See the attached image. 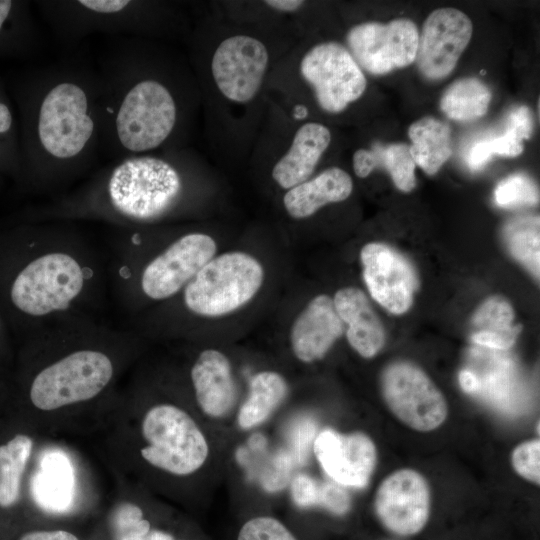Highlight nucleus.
Returning <instances> with one entry per match:
<instances>
[{
	"instance_id": "nucleus-33",
	"label": "nucleus",
	"mask_w": 540,
	"mask_h": 540,
	"mask_svg": "<svg viewBox=\"0 0 540 540\" xmlns=\"http://www.w3.org/2000/svg\"><path fill=\"white\" fill-rule=\"evenodd\" d=\"M237 540H297L278 519L257 516L246 521L239 530Z\"/></svg>"
},
{
	"instance_id": "nucleus-34",
	"label": "nucleus",
	"mask_w": 540,
	"mask_h": 540,
	"mask_svg": "<svg viewBox=\"0 0 540 540\" xmlns=\"http://www.w3.org/2000/svg\"><path fill=\"white\" fill-rule=\"evenodd\" d=\"M540 441L533 439L518 445L512 452L511 462L514 470L524 479L540 483Z\"/></svg>"
},
{
	"instance_id": "nucleus-20",
	"label": "nucleus",
	"mask_w": 540,
	"mask_h": 540,
	"mask_svg": "<svg viewBox=\"0 0 540 540\" xmlns=\"http://www.w3.org/2000/svg\"><path fill=\"white\" fill-rule=\"evenodd\" d=\"M353 188L350 175L331 167L286 192L283 198L287 213L296 219L313 215L321 207L347 199Z\"/></svg>"
},
{
	"instance_id": "nucleus-1",
	"label": "nucleus",
	"mask_w": 540,
	"mask_h": 540,
	"mask_svg": "<svg viewBox=\"0 0 540 540\" xmlns=\"http://www.w3.org/2000/svg\"><path fill=\"white\" fill-rule=\"evenodd\" d=\"M107 287L108 261L75 222L16 220L0 229V308L24 338L65 318L94 316Z\"/></svg>"
},
{
	"instance_id": "nucleus-16",
	"label": "nucleus",
	"mask_w": 540,
	"mask_h": 540,
	"mask_svg": "<svg viewBox=\"0 0 540 540\" xmlns=\"http://www.w3.org/2000/svg\"><path fill=\"white\" fill-rule=\"evenodd\" d=\"M195 400L209 418L221 419L236 402V385L228 358L215 349L201 351L189 371Z\"/></svg>"
},
{
	"instance_id": "nucleus-28",
	"label": "nucleus",
	"mask_w": 540,
	"mask_h": 540,
	"mask_svg": "<svg viewBox=\"0 0 540 540\" xmlns=\"http://www.w3.org/2000/svg\"><path fill=\"white\" fill-rule=\"evenodd\" d=\"M514 312L510 303L502 297H491L478 308L472 323L476 331H486L516 339L520 327L513 324Z\"/></svg>"
},
{
	"instance_id": "nucleus-18",
	"label": "nucleus",
	"mask_w": 540,
	"mask_h": 540,
	"mask_svg": "<svg viewBox=\"0 0 540 540\" xmlns=\"http://www.w3.org/2000/svg\"><path fill=\"white\" fill-rule=\"evenodd\" d=\"M335 310L347 325L351 347L364 358L375 356L385 343L382 323L363 291L355 287L338 290L333 299Z\"/></svg>"
},
{
	"instance_id": "nucleus-2",
	"label": "nucleus",
	"mask_w": 540,
	"mask_h": 540,
	"mask_svg": "<svg viewBox=\"0 0 540 540\" xmlns=\"http://www.w3.org/2000/svg\"><path fill=\"white\" fill-rule=\"evenodd\" d=\"M19 110L21 169L18 186L58 192L93 165L101 149L97 74L52 68L14 92Z\"/></svg>"
},
{
	"instance_id": "nucleus-9",
	"label": "nucleus",
	"mask_w": 540,
	"mask_h": 540,
	"mask_svg": "<svg viewBox=\"0 0 540 540\" xmlns=\"http://www.w3.org/2000/svg\"><path fill=\"white\" fill-rule=\"evenodd\" d=\"M300 73L319 106L339 113L362 96L366 78L348 49L337 42L313 46L300 62Z\"/></svg>"
},
{
	"instance_id": "nucleus-11",
	"label": "nucleus",
	"mask_w": 540,
	"mask_h": 540,
	"mask_svg": "<svg viewBox=\"0 0 540 540\" xmlns=\"http://www.w3.org/2000/svg\"><path fill=\"white\" fill-rule=\"evenodd\" d=\"M268 63V50L261 41L249 35H234L216 48L211 72L225 98L247 103L261 88Z\"/></svg>"
},
{
	"instance_id": "nucleus-13",
	"label": "nucleus",
	"mask_w": 540,
	"mask_h": 540,
	"mask_svg": "<svg viewBox=\"0 0 540 540\" xmlns=\"http://www.w3.org/2000/svg\"><path fill=\"white\" fill-rule=\"evenodd\" d=\"M381 523L398 535H413L425 526L430 513V489L415 470L401 469L379 485L374 501Z\"/></svg>"
},
{
	"instance_id": "nucleus-7",
	"label": "nucleus",
	"mask_w": 540,
	"mask_h": 540,
	"mask_svg": "<svg viewBox=\"0 0 540 540\" xmlns=\"http://www.w3.org/2000/svg\"><path fill=\"white\" fill-rule=\"evenodd\" d=\"M263 279L264 270L257 259L244 252H227L205 264L179 295L187 312L218 317L248 303Z\"/></svg>"
},
{
	"instance_id": "nucleus-10",
	"label": "nucleus",
	"mask_w": 540,
	"mask_h": 540,
	"mask_svg": "<svg viewBox=\"0 0 540 540\" xmlns=\"http://www.w3.org/2000/svg\"><path fill=\"white\" fill-rule=\"evenodd\" d=\"M346 40L359 67L383 75L415 61L419 32L412 20L398 18L386 24H358L349 30Z\"/></svg>"
},
{
	"instance_id": "nucleus-35",
	"label": "nucleus",
	"mask_w": 540,
	"mask_h": 540,
	"mask_svg": "<svg viewBox=\"0 0 540 540\" xmlns=\"http://www.w3.org/2000/svg\"><path fill=\"white\" fill-rule=\"evenodd\" d=\"M317 506H322L335 515H344L350 510L351 498L341 485L322 482L319 483Z\"/></svg>"
},
{
	"instance_id": "nucleus-26",
	"label": "nucleus",
	"mask_w": 540,
	"mask_h": 540,
	"mask_svg": "<svg viewBox=\"0 0 540 540\" xmlns=\"http://www.w3.org/2000/svg\"><path fill=\"white\" fill-rule=\"evenodd\" d=\"M504 238L511 254L539 277V217L522 216L509 221Z\"/></svg>"
},
{
	"instance_id": "nucleus-17",
	"label": "nucleus",
	"mask_w": 540,
	"mask_h": 540,
	"mask_svg": "<svg viewBox=\"0 0 540 540\" xmlns=\"http://www.w3.org/2000/svg\"><path fill=\"white\" fill-rule=\"evenodd\" d=\"M344 324L333 299L325 294L314 297L295 319L290 333L294 355L305 363L324 357L342 335Z\"/></svg>"
},
{
	"instance_id": "nucleus-3",
	"label": "nucleus",
	"mask_w": 540,
	"mask_h": 540,
	"mask_svg": "<svg viewBox=\"0 0 540 540\" xmlns=\"http://www.w3.org/2000/svg\"><path fill=\"white\" fill-rule=\"evenodd\" d=\"M24 339V394L45 416L108 399L139 349L134 332L112 328L94 316L65 318Z\"/></svg>"
},
{
	"instance_id": "nucleus-36",
	"label": "nucleus",
	"mask_w": 540,
	"mask_h": 540,
	"mask_svg": "<svg viewBox=\"0 0 540 540\" xmlns=\"http://www.w3.org/2000/svg\"><path fill=\"white\" fill-rule=\"evenodd\" d=\"M319 482L305 473L297 474L291 482V496L299 507L317 506Z\"/></svg>"
},
{
	"instance_id": "nucleus-8",
	"label": "nucleus",
	"mask_w": 540,
	"mask_h": 540,
	"mask_svg": "<svg viewBox=\"0 0 540 540\" xmlns=\"http://www.w3.org/2000/svg\"><path fill=\"white\" fill-rule=\"evenodd\" d=\"M381 387L390 411L414 430L432 431L447 417V403L440 390L410 362L398 361L387 366Z\"/></svg>"
},
{
	"instance_id": "nucleus-23",
	"label": "nucleus",
	"mask_w": 540,
	"mask_h": 540,
	"mask_svg": "<svg viewBox=\"0 0 540 540\" xmlns=\"http://www.w3.org/2000/svg\"><path fill=\"white\" fill-rule=\"evenodd\" d=\"M33 448V439L23 433L0 445V507L9 508L19 501L23 476Z\"/></svg>"
},
{
	"instance_id": "nucleus-41",
	"label": "nucleus",
	"mask_w": 540,
	"mask_h": 540,
	"mask_svg": "<svg viewBox=\"0 0 540 540\" xmlns=\"http://www.w3.org/2000/svg\"><path fill=\"white\" fill-rule=\"evenodd\" d=\"M299 0H268L265 4L281 12H294L303 5Z\"/></svg>"
},
{
	"instance_id": "nucleus-25",
	"label": "nucleus",
	"mask_w": 540,
	"mask_h": 540,
	"mask_svg": "<svg viewBox=\"0 0 540 540\" xmlns=\"http://www.w3.org/2000/svg\"><path fill=\"white\" fill-rule=\"evenodd\" d=\"M21 169L20 133L11 100L0 81V176L18 181Z\"/></svg>"
},
{
	"instance_id": "nucleus-42",
	"label": "nucleus",
	"mask_w": 540,
	"mask_h": 540,
	"mask_svg": "<svg viewBox=\"0 0 540 540\" xmlns=\"http://www.w3.org/2000/svg\"><path fill=\"white\" fill-rule=\"evenodd\" d=\"M10 332L11 329L9 327L7 319L2 309L0 308V349H3L4 346L7 344Z\"/></svg>"
},
{
	"instance_id": "nucleus-40",
	"label": "nucleus",
	"mask_w": 540,
	"mask_h": 540,
	"mask_svg": "<svg viewBox=\"0 0 540 540\" xmlns=\"http://www.w3.org/2000/svg\"><path fill=\"white\" fill-rule=\"evenodd\" d=\"M459 383L462 389L467 393H473L479 390L480 382L477 376L469 370H462L459 374Z\"/></svg>"
},
{
	"instance_id": "nucleus-12",
	"label": "nucleus",
	"mask_w": 540,
	"mask_h": 540,
	"mask_svg": "<svg viewBox=\"0 0 540 540\" xmlns=\"http://www.w3.org/2000/svg\"><path fill=\"white\" fill-rule=\"evenodd\" d=\"M473 32L470 18L455 8L434 10L419 35L416 63L430 80L448 76L467 47Z\"/></svg>"
},
{
	"instance_id": "nucleus-39",
	"label": "nucleus",
	"mask_w": 540,
	"mask_h": 540,
	"mask_svg": "<svg viewBox=\"0 0 540 540\" xmlns=\"http://www.w3.org/2000/svg\"><path fill=\"white\" fill-rule=\"evenodd\" d=\"M19 540H79V538L66 530H34L25 533Z\"/></svg>"
},
{
	"instance_id": "nucleus-5",
	"label": "nucleus",
	"mask_w": 540,
	"mask_h": 540,
	"mask_svg": "<svg viewBox=\"0 0 540 540\" xmlns=\"http://www.w3.org/2000/svg\"><path fill=\"white\" fill-rule=\"evenodd\" d=\"M216 252L211 236L187 232L152 250L128 228H115L108 283L120 307L136 312L144 304L173 299Z\"/></svg>"
},
{
	"instance_id": "nucleus-21",
	"label": "nucleus",
	"mask_w": 540,
	"mask_h": 540,
	"mask_svg": "<svg viewBox=\"0 0 540 540\" xmlns=\"http://www.w3.org/2000/svg\"><path fill=\"white\" fill-rule=\"evenodd\" d=\"M450 134L448 124L434 117H423L410 125V154L427 174H435L451 156Z\"/></svg>"
},
{
	"instance_id": "nucleus-4",
	"label": "nucleus",
	"mask_w": 540,
	"mask_h": 540,
	"mask_svg": "<svg viewBox=\"0 0 540 540\" xmlns=\"http://www.w3.org/2000/svg\"><path fill=\"white\" fill-rule=\"evenodd\" d=\"M97 76L101 148L117 160L169 139L178 118L175 97L163 82L135 73L122 43Z\"/></svg>"
},
{
	"instance_id": "nucleus-24",
	"label": "nucleus",
	"mask_w": 540,
	"mask_h": 540,
	"mask_svg": "<svg viewBox=\"0 0 540 540\" xmlns=\"http://www.w3.org/2000/svg\"><path fill=\"white\" fill-rule=\"evenodd\" d=\"M490 100V89L479 79L467 77L454 81L446 89L440 108L450 119L474 120L487 112Z\"/></svg>"
},
{
	"instance_id": "nucleus-6",
	"label": "nucleus",
	"mask_w": 540,
	"mask_h": 540,
	"mask_svg": "<svg viewBox=\"0 0 540 540\" xmlns=\"http://www.w3.org/2000/svg\"><path fill=\"white\" fill-rule=\"evenodd\" d=\"M139 413L134 445L142 463L173 478H187L205 465L208 440L185 408L160 400L145 405Z\"/></svg>"
},
{
	"instance_id": "nucleus-43",
	"label": "nucleus",
	"mask_w": 540,
	"mask_h": 540,
	"mask_svg": "<svg viewBox=\"0 0 540 540\" xmlns=\"http://www.w3.org/2000/svg\"><path fill=\"white\" fill-rule=\"evenodd\" d=\"M147 540H177L170 533L162 530H150Z\"/></svg>"
},
{
	"instance_id": "nucleus-19",
	"label": "nucleus",
	"mask_w": 540,
	"mask_h": 540,
	"mask_svg": "<svg viewBox=\"0 0 540 540\" xmlns=\"http://www.w3.org/2000/svg\"><path fill=\"white\" fill-rule=\"evenodd\" d=\"M331 141L329 129L316 122L302 125L295 133L288 151L272 169V178L290 189L310 177Z\"/></svg>"
},
{
	"instance_id": "nucleus-15",
	"label": "nucleus",
	"mask_w": 540,
	"mask_h": 540,
	"mask_svg": "<svg viewBox=\"0 0 540 540\" xmlns=\"http://www.w3.org/2000/svg\"><path fill=\"white\" fill-rule=\"evenodd\" d=\"M313 450L325 473L341 486L363 488L376 466V447L361 432L341 434L325 429L315 438Z\"/></svg>"
},
{
	"instance_id": "nucleus-14",
	"label": "nucleus",
	"mask_w": 540,
	"mask_h": 540,
	"mask_svg": "<svg viewBox=\"0 0 540 540\" xmlns=\"http://www.w3.org/2000/svg\"><path fill=\"white\" fill-rule=\"evenodd\" d=\"M363 276L375 301L394 314L406 312L418 287L412 265L382 243H368L361 252Z\"/></svg>"
},
{
	"instance_id": "nucleus-44",
	"label": "nucleus",
	"mask_w": 540,
	"mask_h": 540,
	"mask_svg": "<svg viewBox=\"0 0 540 540\" xmlns=\"http://www.w3.org/2000/svg\"><path fill=\"white\" fill-rule=\"evenodd\" d=\"M2 179H3V177H2V176H0V181H1Z\"/></svg>"
},
{
	"instance_id": "nucleus-27",
	"label": "nucleus",
	"mask_w": 540,
	"mask_h": 540,
	"mask_svg": "<svg viewBox=\"0 0 540 540\" xmlns=\"http://www.w3.org/2000/svg\"><path fill=\"white\" fill-rule=\"evenodd\" d=\"M373 167L385 168L396 187L409 192L416 185L415 162L410 154L409 146L405 143L382 144L375 143L369 150Z\"/></svg>"
},
{
	"instance_id": "nucleus-38",
	"label": "nucleus",
	"mask_w": 540,
	"mask_h": 540,
	"mask_svg": "<svg viewBox=\"0 0 540 540\" xmlns=\"http://www.w3.org/2000/svg\"><path fill=\"white\" fill-rule=\"evenodd\" d=\"M471 339L476 344L498 350L509 349L516 341V339L486 331H475Z\"/></svg>"
},
{
	"instance_id": "nucleus-32",
	"label": "nucleus",
	"mask_w": 540,
	"mask_h": 540,
	"mask_svg": "<svg viewBox=\"0 0 540 540\" xmlns=\"http://www.w3.org/2000/svg\"><path fill=\"white\" fill-rule=\"evenodd\" d=\"M113 527L115 540H147L151 530L143 509L131 501L118 504L113 514Z\"/></svg>"
},
{
	"instance_id": "nucleus-30",
	"label": "nucleus",
	"mask_w": 540,
	"mask_h": 540,
	"mask_svg": "<svg viewBox=\"0 0 540 540\" xmlns=\"http://www.w3.org/2000/svg\"><path fill=\"white\" fill-rule=\"evenodd\" d=\"M494 200L498 206L505 208L535 205L539 201V193L530 177L515 173L498 183Z\"/></svg>"
},
{
	"instance_id": "nucleus-29",
	"label": "nucleus",
	"mask_w": 540,
	"mask_h": 540,
	"mask_svg": "<svg viewBox=\"0 0 540 540\" xmlns=\"http://www.w3.org/2000/svg\"><path fill=\"white\" fill-rule=\"evenodd\" d=\"M28 32L27 4L0 0V52H13L26 44Z\"/></svg>"
},
{
	"instance_id": "nucleus-22",
	"label": "nucleus",
	"mask_w": 540,
	"mask_h": 540,
	"mask_svg": "<svg viewBox=\"0 0 540 540\" xmlns=\"http://www.w3.org/2000/svg\"><path fill=\"white\" fill-rule=\"evenodd\" d=\"M287 391V383L279 373H257L250 382L248 396L239 410V426L251 429L263 423L284 400Z\"/></svg>"
},
{
	"instance_id": "nucleus-37",
	"label": "nucleus",
	"mask_w": 540,
	"mask_h": 540,
	"mask_svg": "<svg viewBox=\"0 0 540 540\" xmlns=\"http://www.w3.org/2000/svg\"><path fill=\"white\" fill-rule=\"evenodd\" d=\"M507 129L515 133L522 141L530 138L533 122L529 108L520 106L514 109L509 115Z\"/></svg>"
},
{
	"instance_id": "nucleus-31",
	"label": "nucleus",
	"mask_w": 540,
	"mask_h": 540,
	"mask_svg": "<svg viewBox=\"0 0 540 540\" xmlns=\"http://www.w3.org/2000/svg\"><path fill=\"white\" fill-rule=\"evenodd\" d=\"M523 152L522 140L512 131L476 143L469 151L467 162L472 170H479L494 156L516 157Z\"/></svg>"
}]
</instances>
